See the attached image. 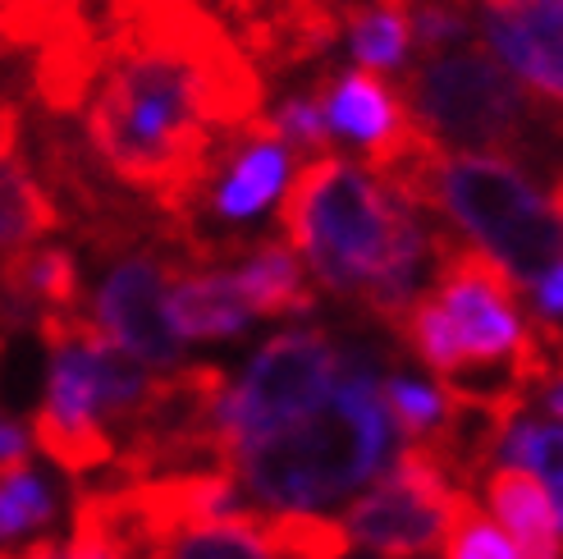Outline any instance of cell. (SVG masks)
Returning <instances> with one entry per match:
<instances>
[{
    "label": "cell",
    "instance_id": "1",
    "mask_svg": "<svg viewBox=\"0 0 563 559\" xmlns=\"http://www.w3.org/2000/svg\"><path fill=\"white\" fill-rule=\"evenodd\" d=\"M97 37L101 74L82 106L97 171L197 234L224 143L266 116L262 65L202 0H101Z\"/></svg>",
    "mask_w": 563,
    "mask_h": 559
},
{
    "label": "cell",
    "instance_id": "2",
    "mask_svg": "<svg viewBox=\"0 0 563 559\" xmlns=\"http://www.w3.org/2000/svg\"><path fill=\"white\" fill-rule=\"evenodd\" d=\"M285 243L317 285L399 330L421 280L435 271V230L344 156H312L279 198Z\"/></svg>",
    "mask_w": 563,
    "mask_h": 559
},
{
    "label": "cell",
    "instance_id": "3",
    "mask_svg": "<svg viewBox=\"0 0 563 559\" xmlns=\"http://www.w3.org/2000/svg\"><path fill=\"white\" fill-rule=\"evenodd\" d=\"M394 454V423L380 399V372L362 349H344L330 399L239 445L224 459L239 495L262 514H317L380 478Z\"/></svg>",
    "mask_w": 563,
    "mask_h": 559
},
{
    "label": "cell",
    "instance_id": "4",
    "mask_svg": "<svg viewBox=\"0 0 563 559\" xmlns=\"http://www.w3.org/2000/svg\"><path fill=\"white\" fill-rule=\"evenodd\" d=\"M376 184L417 211L454 220V230L509 271L514 285L531 289L563 257V211L554 193L509 156L449 152L431 138Z\"/></svg>",
    "mask_w": 563,
    "mask_h": 559
},
{
    "label": "cell",
    "instance_id": "5",
    "mask_svg": "<svg viewBox=\"0 0 563 559\" xmlns=\"http://www.w3.org/2000/svg\"><path fill=\"white\" fill-rule=\"evenodd\" d=\"M344 349L330 340L325 330H279L275 340H266L252 353L247 372L230 381L216 413L220 427V468L239 445L257 440L275 427L298 423L302 413H312L317 404L330 399L334 376H340Z\"/></svg>",
    "mask_w": 563,
    "mask_h": 559
},
{
    "label": "cell",
    "instance_id": "6",
    "mask_svg": "<svg viewBox=\"0 0 563 559\" xmlns=\"http://www.w3.org/2000/svg\"><path fill=\"white\" fill-rule=\"evenodd\" d=\"M463 495L467 486L454 482V472L427 445H404L385 478H376V486L349 505L344 533L380 559H421L440 550Z\"/></svg>",
    "mask_w": 563,
    "mask_h": 559
},
{
    "label": "cell",
    "instance_id": "7",
    "mask_svg": "<svg viewBox=\"0 0 563 559\" xmlns=\"http://www.w3.org/2000/svg\"><path fill=\"white\" fill-rule=\"evenodd\" d=\"M179 253H129L120 266H110L92 298V321L115 349H124L147 372L184 368V340L165 317V294H170Z\"/></svg>",
    "mask_w": 563,
    "mask_h": 559
},
{
    "label": "cell",
    "instance_id": "8",
    "mask_svg": "<svg viewBox=\"0 0 563 559\" xmlns=\"http://www.w3.org/2000/svg\"><path fill=\"white\" fill-rule=\"evenodd\" d=\"M312 88L321 97L330 138L334 143L357 147L372 179L394 171V165H399L421 138H427V129H421L412 120V110L404 106L399 88H389V83L380 74H372V69L321 74Z\"/></svg>",
    "mask_w": 563,
    "mask_h": 559
},
{
    "label": "cell",
    "instance_id": "9",
    "mask_svg": "<svg viewBox=\"0 0 563 559\" xmlns=\"http://www.w3.org/2000/svg\"><path fill=\"white\" fill-rule=\"evenodd\" d=\"M482 37L531 97L563 110V0H509L486 10Z\"/></svg>",
    "mask_w": 563,
    "mask_h": 559
},
{
    "label": "cell",
    "instance_id": "10",
    "mask_svg": "<svg viewBox=\"0 0 563 559\" xmlns=\"http://www.w3.org/2000/svg\"><path fill=\"white\" fill-rule=\"evenodd\" d=\"M285 179H289V143L275 129V120L262 116L224 143L202 211H211L220 226H247L285 193Z\"/></svg>",
    "mask_w": 563,
    "mask_h": 559
},
{
    "label": "cell",
    "instance_id": "11",
    "mask_svg": "<svg viewBox=\"0 0 563 559\" xmlns=\"http://www.w3.org/2000/svg\"><path fill=\"white\" fill-rule=\"evenodd\" d=\"M247 37V51L271 69H294L325 55L344 33L349 0H220Z\"/></svg>",
    "mask_w": 563,
    "mask_h": 559
},
{
    "label": "cell",
    "instance_id": "12",
    "mask_svg": "<svg viewBox=\"0 0 563 559\" xmlns=\"http://www.w3.org/2000/svg\"><path fill=\"white\" fill-rule=\"evenodd\" d=\"M55 230H65V211L23 152L19 101L0 88V257L37 248Z\"/></svg>",
    "mask_w": 563,
    "mask_h": 559
},
{
    "label": "cell",
    "instance_id": "13",
    "mask_svg": "<svg viewBox=\"0 0 563 559\" xmlns=\"http://www.w3.org/2000/svg\"><path fill=\"white\" fill-rule=\"evenodd\" d=\"M165 317H170L179 340H239L252 321L224 266L192 257L184 248L170 275V294H165Z\"/></svg>",
    "mask_w": 563,
    "mask_h": 559
},
{
    "label": "cell",
    "instance_id": "14",
    "mask_svg": "<svg viewBox=\"0 0 563 559\" xmlns=\"http://www.w3.org/2000/svg\"><path fill=\"white\" fill-rule=\"evenodd\" d=\"M224 266L234 294L247 303L252 317H307L317 313V285L307 280L302 257L285 239H262L247 243Z\"/></svg>",
    "mask_w": 563,
    "mask_h": 559
},
{
    "label": "cell",
    "instance_id": "15",
    "mask_svg": "<svg viewBox=\"0 0 563 559\" xmlns=\"http://www.w3.org/2000/svg\"><path fill=\"white\" fill-rule=\"evenodd\" d=\"M482 491H486L490 518L518 546V559H563L554 500L541 478H531L527 468H514V463H495L482 478Z\"/></svg>",
    "mask_w": 563,
    "mask_h": 559
},
{
    "label": "cell",
    "instance_id": "16",
    "mask_svg": "<svg viewBox=\"0 0 563 559\" xmlns=\"http://www.w3.org/2000/svg\"><path fill=\"white\" fill-rule=\"evenodd\" d=\"M344 28H349V46H353L357 69H372V74L408 69V55H412L408 10L376 6V0H349Z\"/></svg>",
    "mask_w": 563,
    "mask_h": 559
},
{
    "label": "cell",
    "instance_id": "17",
    "mask_svg": "<svg viewBox=\"0 0 563 559\" xmlns=\"http://www.w3.org/2000/svg\"><path fill=\"white\" fill-rule=\"evenodd\" d=\"M380 399L389 408L394 431H404L408 445H435L449 427V417H454V399H449V390L440 381L427 385L404 372L380 376Z\"/></svg>",
    "mask_w": 563,
    "mask_h": 559
},
{
    "label": "cell",
    "instance_id": "18",
    "mask_svg": "<svg viewBox=\"0 0 563 559\" xmlns=\"http://www.w3.org/2000/svg\"><path fill=\"white\" fill-rule=\"evenodd\" d=\"M495 463L527 468L531 478H541L545 486H559L563 482V423H531V417H518V423L504 431Z\"/></svg>",
    "mask_w": 563,
    "mask_h": 559
},
{
    "label": "cell",
    "instance_id": "19",
    "mask_svg": "<svg viewBox=\"0 0 563 559\" xmlns=\"http://www.w3.org/2000/svg\"><path fill=\"white\" fill-rule=\"evenodd\" d=\"M444 559H518V546L509 541V533L476 505L472 491L459 500L454 518L444 527V541H440Z\"/></svg>",
    "mask_w": 563,
    "mask_h": 559
},
{
    "label": "cell",
    "instance_id": "20",
    "mask_svg": "<svg viewBox=\"0 0 563 559\" xmlns=\"http://www.w3.org/2000/svg\"><path fill=\"white\" fill-rule=\"evenodd\" d=\"M51 514H55V495L33 468L23 463L0 472V546L33 533V527H46Z\"/></svg>",
    "mask_w": 563,
    "mask_h": 559
},
{
    "label": "cell",
    "instance_id": "21",
    "mask_svg": "<svg viewBox=\"0 0 563 559\" xmlns=\"http://www.w3.org/2000/svg\"><path fill=\"white\" fill-rule=\"evenodd\" d=\"M412 23V51L417 55H440L472 42V14L463 0H412L408 6Z\"/></svg>",
    "mask_w": 563,
    "mask_h": 559
},
{
    "label": "cell",
    "instance_id": "22",
    "mask_svg": "<svg viewBox=\"0 0 563 559\" xmlns=\"http://www.w3.org/2000/svg\"><path fill=\"white\" fill-rule=\"evenodd\" d=\"M271 120H275L279 133H285L289 147H302L312 156H330L334 152V138H330V124H325V110H321L317 88L302 92V97H289Z\"/></svg>",
    "mask_w": 563,
    "mask_h": 559
},
{
    "label": "cell",
    "instance_id": "23",
    "mask_svg": "<svg viewBox=\"0 0 563 559\" xmlns=\"http://www.w3.org/2000/svg\"><path fill=\"white\" fill-rule=\"evenodd\" d=\"M531 317L563 326V257L537 280V285H531Z\"/></svg>",
    "mask_w": 563,
    "mask_h": 559
},
{
    "label": "cell",
    "instance_id": "24",
    "mask_svg": "<svg viewBox=\"0 0 563 559\" xmlns=\"http://www.w3.org/2000/svg\"><path fill=\"white\" fill-rule=\"evenodd\" d=\"M23 463H27V436L10 423L5 413H0V472L23 468Z\"/></svg>",
    "mask_w": 563,
    "mask_h": 559
},
{
    "label": "cell",
    "instance_id": "25",
    "mask_svg": "<svg viewBox=\"0 0 563 559\" xmlns=\"http://www.w3.org/2000/svg\"><path fill=\"white\" fill-rule=\"evenodd\" d=\"M537 395H541V404H545L554 417H563V368H559V372L537 390Z\"/></svg>",
    "mask_w": 563,
    "mask_h": 559
},
{
    "label": "cell",
    "instance_id": "26",
    "mask_svg": "<svg viewBox=\"0 0 563 559\" xmlns=\"http://www.w3.org/2000/svg\"><path fill=\"white\" fill-rule=\"evenodd\" d=\"M550 491V500H554V518H559V533H563V482L559 486H545Z\"/></svg>",
    "mask_w": 563,
    "mask_h": 559
},
{
    "label": "cell",
    "instance_id": "27",
    "mask_svg": "<svg viewBox=\"0 0 563 559\" xmlns=\"http://www.w3.org/2000/svg\"><path fill=\"white\" fill-rule=\"evenodd\" d=\"M486 6H490V10H499V6H509V0H486Z\"/></svg>",
    "mask_w": 563,
    "mask_h": 559
},
{
    "label": "cell",
    "instance_id": "28",
    "mask_svg": "<svg viewBox=\"0 0 563 559\" xmlns=\"http://www.w3.org/2000/svg\"><path fill=\"white\" fill-rule=\"evenodd\" d=\"M0 559H5V555H0Z\"/></svg>",
    "mask_w": 563,
    "mask_h": 559
}]
</instances>
